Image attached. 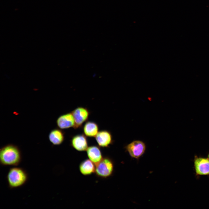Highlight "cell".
<instances>
[{"instance_id":"7c38bea8","label":"cell","mask_w":209,"mask_h":209,"mask_svg":"<svg viewBox=\"0 0 209 209\" xmlns=\"http://www.w3.org/2000/svg\"><path fill=\"white\" fill-rule=\"evenodd\" d=\"M48 138L50 142L53 145H58L62 144L64 139V133L58 129L51 131L49 134Z\"/></svg>"},{"instance_id":"ba28073f","label":"cell","mask_w":209,"mask_h":209,"mask_svg":"<svg viewBox=\"0 0 209 209\" xmlns=\"http://www.w3.org/2000/svg\"><path fill=\"white\" fill-rule=\"evenodd\" d=\"M95 138L98 146L102 147H109L113 142L111 133L107 130L99 131Z\"/></svg>"},{"instance_id":"52a82bcc","label":"cell","mask_w":209,"mask_h":209,"mask_svg":"<svg viewBox=\"0 0 209 209\" xmlns=\"http://www.w3.org/2000/svg\"><path fill=\"white\" fill-rule=\"evenodd\" d=\"M71 145L74 149L78 151H86L88 147L86 136L84 134L74 136L71 140Z\"/></svg>"},{"instance_id":"9c48e42d","label":"cell","mask_w":209,"mask_h":209,"mask_svg":"<svg viewBox=\"0 0 209 209\" xmlns=\"http://www.w3.org/2000/svg\"><path fill=\"white\" fill-rule=\"evenodd\" d=\"M56 123L58 127L61 129H65L73 127L75 122L71 112L60 116L57 119Z\"/></svg>"},{"instance_id":"8fae6325","label":"cell","mask_w":209,"mask_h":209,"mask_svg":"<svg viewBox=\"0 0 209 209\" xmlns=\"http://www.w3.org/2000/svg\"><path fill=\"white\" fill-rule=\"evenodd\" d=\"M99 126L96 122L93 121H87L83 126V134L87 137H95L99 132Z\"/></svg>"},{"instance_id":"277c9868","label":"cell","mask_w":209,"mask_h":209,"mask_svg":"<svg viewBox=\"0 0 209 209\" xmlns=\"http://www.w3.org/2000/svg\"><path fill=\"white\" fill-rule=\"evenodd\" d=\"M71 112L75 120V124L73 128L75 129L81 128L83 123L87 121L90 114L87 108L82 107H77Z\"/></svg>"},{"instance_id":"8992f818","label":"cell","mask_w":209,"mask_h":209,"mask_svg":"<svg viewBox=\"0 0 209 209\" xmlns=\"http://www.w3.org/2000/svg\"><path fill=\"white\" fill-rule=\"evenodd\" d=\"M194 167L197 175H209V159L195 156Z\"/></svg>"},{"instance_id":"4fadbf2b","label":"cell","mask_w":209,"mask_h":209,"mask_svg":"<svg viewBox=\"0 0 209 209\" xmlns=\"http://www.w3.org/2000/svg\"><path fill=\"white\" fill-rule=\"evenodd\" d=\"M95 164L89 159L82 161L80 164L79 169L80 173L84 176L90 175L95 172Z\"/></svg>"},{"instance_id":"6da1fadb","label":"cell","mask_w":209,"mask_h":209,"mask_svg":"<svg viewBox=\"0 0 209 209\" xmlns=\"http://www.w3.org/2000/svg\"><path fill=\"white\" fill-rule=\"evenodd\" d=\"M22 159L21 151L17 146L8 144L1 148L0 163L1 165L17 166L20 163Z\"/></svg>"},{"instance_id":"5b68a950","label":"cell","mask_w":209,"mask_h":209,"mask_svg":"<svg viewBox=\"0 0 209 209\" xmlns=\"http://www.w3.org/2000/svg\"><path fill=\"white\" fill-rule=\"evenodd\" d=\"M126 148L132 157L137 159L144 153L146 149V145L143 141L136 140L127 145Z\"/></svg>"},{"instance_id":"5bb4252c","label":"cell","mask_w":209,"mask_h":209,"mask_svg":"<svg viewBox=\"0 0 209 209\" xmlns=\"http://www.w3.org/2000/svg\"><path fill=\"white\" fill-rule=\"evenodd\" d=\"M208 158L209 159V152L208 154Z\"/></svg>"},{"instance_id":"30bf717a","label":"cell","mask_w":209,"mask_h":209,"mask_svg":"<svg viewBox=\"0 0 209 209\" xmlns=\"http://www.w3.org/2000/svg\"><path fill=\"white\" fill-rule=\"evenodd\" d=\"M99 146L93 145L88 147L86 151L89 159L95 165L99 163L102 159L101 151Z\"/></svg>"},{"instance_id":"3957f363","label":"cell","mask_w":209,"mask_h":209,"mask_svg":"<svg viewBox=\"0 0 209 209\" xmlns=\"http://www.w3.org/2000/svg\"><path fill=\"white\" fill-rule=\"evenodd\" d=\"M113 170L114 164L112 160L109 157L105 156L96 165L95 173L97 176L106 178L112 175Z\"/></svg>"},{"instance_id":"7a4b0ae2","label":"cell","mask_w":209,"mask_h":209,"mask_svg":"<svg viewBox=\"0 0 209 209\" xmlns=\"http://www.w3.org/2000/svg\"><path fill=\"white\" fill-rule=\"evenodd\" d=\"M28 174L23 168L14 166L9 170L6 176L8 186L10 189L21 187L28 181Z\"/></svg>"}]
</instances>
